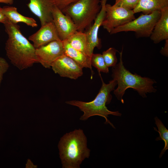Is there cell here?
Listing matches in <instances>:
<instances>
[{
  "label": "cell",
  "mask_w": 168,
  "mask_h": 168,
  "mask_svg": "<svg viewBox=\"0 0 168 168\" xmlns=\"http://www.w3.org/2000/svg\"><path fill=\"white\" fill-rule=\"evenodd\" d=\"M4 25L8 37L5 49L7 56L12 64L22 70L38 63L35 48L22 34L19 26L8 20Z\"/></svg>",
  "instance_id": "cell-1"
},
{
  "label": "cell",
  "mask_w": 168,
  "mask_h": 168,
  "mask_svg": "<svg viewBox=\"0 0 168 168\" xmlns=\"http://www.w3.org/2000/svg\"><path fill=\"white\" fill-rule=\"evenodd\" d=\"M58 147L63 168H80L83 161L90 156L86 137L80 128L64 134Z\"/></svg>",
  "instance_id": "cell-2"
},
{
  "label": "cell",
  "mask_w": 168,
  "mask_h": 168,
  "mask_svg": "<svg viewBox=\"0 0 168 168\" xmlns=\"http://www.w3.org/2000/svg\"><path fill=\"white\" fill-rule=\"evenodd\" d=\"M123 48L119 54V63L112 68V77L115 80L117 88L114 90V93L117 99L123 103V95L126 90L132 88L136 91L143 98L147 97V93L155 92L156 89L153 86L156 82L147 77H142L136 74H133L124 67L122 60Z\"/></svg>",
  "instance_id": "cell-3"
},
{
  "label": "cell",
  "mask_w": 168,
  "mask_h": 168,
  "mask_svg": "<svg viewBox=\"0 0 168 168\" xmlns=\"http://www.w3.org/2000/svg\"><path fill=\"white\" fill-rule=\"evenodd\" d=\"M102 86L95 98L89 102L72 100L67 101L65 103L68 105L78 107L83 112L80 119L86 120L91 116L98 115L104 118L105 124H109L113 128H115L113 124L108 120V117L110 114L116 116H121V114L118 111H112L109 110L106 105L111 102L112 96L110 94L111 91L114 90L117 85V81L113 79L109 83L106 84L103 81L101 75Z\"/></svg>",
  "instance_id": "cell-4"
},
{
  "label": "cell",
  "mask_w": 168,
  "mask_h": 168,
  "mask_svg": "<svg viewBox=\"0 0 168 168\" xmlns=\"http://www.w3.org/2000/svg\"><path fill=\"white\" fill-rule=\"evenodd\" d=\"M100 0H79L62 12L72 19L77 31L84 32L93 24L101 6Z\"/></svg>",
  "instance_id": "cell-5"
},
{
  "label": "cell",
  "mask_w": 168,
  "mask_h": 168,
  "mask_svg": "<svg viewBox=\"0 0 168 168\" xmlns=\"http://www.w3.org/2000/svg\"><path fill=\"white\" fill-rule=\"evenodd\" d=\"M161 16V12L155 11L149 14H142L137 18L114 29L110 33L133 31L138 37H150L153 28Z\"/></svg>",
  "instance_id": "cell-6"
},
{
  "label": "cell",
  "mask_w": 168,
  "mask_h": 168,
  "mask_svg": "<svg viewBox=\"0 0 168 168\" xmlns=\"http://www.w3.org/2000/svg\"><path fill=\"white\" fill-rule=\"evenodd\" d=\"M105 15L101 26L110 33L115 28L135 18L133 10L106 3Z\"/></svg>",
  "instance_id": "cell-7"
},
{
  "label": "cell",
  "mask_w": 168,
  "mask_h": 168,
  "mask_svg": "<svg viewBox=\"0 0 168 168\" xmlns=\"http://www.w3.org/2000/svg\"><path fill=\"white\" fill-rule=\"evenodd\" d=\"M64 54L63 41L55 40L35 49L38 63L46 68H50L52 64Z\"/></svg>",
  "instance_id": "cell-8"
},
{
  "label": "cell",
  "mask_w": 168,
  "mask_h": 168,
  "mask_svg": "<svg viewBox=\"0 0 168 168\" xmlns=\"http://www.w3.org/2000/svg\"><path fill=\"white\" fill-rule=\"evenodd\" d=\"M107 0H100V10L92 26L84 32L86 37V50L87 55L91 57L95 48L101 47V41L98 37L99 29L105 15V6Z\"/></svg>",
  "instance_id": "cell-9"
},
{
  "label": "cell",
  "mask_w": 168,
  "mask_h": 168,
  "mask_svg": "<svg viewBox=\"0 0 168 168\" xmlns=\"http://www.w3.org/2000/svg\"><path fill=\"white\" fill-rule=\"evenodd\" d=\"M51 67L55 73L71 79H76L83 74V68L64 54L55 60Z\"/></svg>",
  "instance_id": "cell-10"
},
{
  "label": "cell",
  "mask_w": 168,
  "mask_h": 168,
  "mask_svg": "<svg viewBox=\"0 0 168 168\" xmlns=\"http://www.w3.org/2000/svg\"><path fill=\"white\" fill-rule=\"evenodd\" d=\"M53 22L60 39L63 41L77 30L76 25L68 15L54 5L52 11Z\"/></svg>",
  "instance_id": "cell-11"
},
{
  "label": "cell",
  "mask_w": 168,
  "mask_h": 168,
  "mask_svg": "<svg viewBox=\"0 0 168 168\" xmlns=\"http://www.w3.org/2000/svg\"><path fill=\"white\" fill-rule=\"evenodd\" d=\"M28 39L33 42L35 49L52 41L60 40L53 21L41 26L40 28Z\"/></svg>",
  "instance_id": "cell-12"
},
{
  "label": "cell",
  "mask_w": 168,
  "mask_h": 168,
  "mask_svg": "<svg viewBox=\"0 0 168 168\" xmlns=\"http://www.w3.org/2000/svg\"><path fill=\"white\" fill-rule=\"evenodd\" d=\"M27 5L39 19L41 26L52 21V12L54 5L51 0H30Z\"/></svg>",
  "instance_id": "cell-13"
},
{
  "label": "cell",
  "mask_w": 168,
  "mask_h": 168,
  "mask_svg": "<svg viewBox=\"0 0 168 168\" xmlns=\"http://www.w3.org/2000/svg\"><path fill=\"white\" fill-rule=\"evenodd\" d=\"M161 16L156 23L150 36L155 44L168 39V7L161 11Z\"/></svg>",
  "instance_id": "cell-14"
},
{
  "label": "cell",
  "mask_w": 168,
  "mask_h": 168,
  "mask_svg": "<svg viewBox=\"0 0 168 168\" xmlns=\"http://www.w3.org/2000/svg\"><path fill=\"white\" fill-rule=\"evenodd\" d=\"M63 41L64 54L69 57L82 68L92 70L91 57L72 48L66 40Z\"/></svg>",
  "instance_id": "cell-15"
},
{
  "label": "cell",
  "mask_w": 168,
  "mask_h": 168,
  "mask_svg": "<svg viewBox=\"0 0 168 168\" xmlns=\"http://www.w3.org/2000/svg\"><path fill=\"white\" fill-rule=\"evenodd\" d=\"M168 7V0H140L133 11L135 14L142 12L149 14Z\"/></svg>",
  "instance_id": "cell-16"
},
{
  "label": "cell",
  "mask_w": 168,
  "mask_h": 168,
  "mask_svg": "<svg viewBox=\"0 0 168 168\" xmlns=\"http://www.w3.org/2000/svg\"><path fill=\"white\" fill-rule=\"evenodd\" d=\"M2 8L5 15L12 23L17 24L19 22H22L33 27L37 26L36 21L34 19L25 16L20 14L18 12L16 7L5 6L3 7Z\"/></svg>",
  "instance_id": "cell-17"
},
{
  "label": "cell",
  "mask_w": 168,
  "mask_h": 168,
  "mask_svg": "<svg viewBox=\"0 0 168 168\" xmlns=\"http://www.w3.org/2000/svg\"><path fill=\"white\" fill-rule=\"evenodd\" d=\"M65 40L72 48L88 55L86 37L85 32L77 30Z\"/></svg>",
  "instance_id": "cell-18"
},
{
  "label": "cell",
  "mask_w": 168,
  "mask_h": 168,
  "mask_svg": "<svg viewBox=\"0 0 168 168\" xmlns=\"http://www.w3.org/2000/svg\"><path fill=\"white\" fill-rule=\"evenodd\" d=\"M154 119L158 130H157L155 128H154L155 130L158 132L160 135L159 137L156 138V141L162 140L165 143L164 147L161 150L159 155V158H160L162 156L166 151L168 149V130L157 117H155Z\"/></svg>",
  "instance_id": "cell-19"
},
{
  "label": "cell",
  "mask_w": 168,
  "mask_h": 168,
  "mask_svg": "<svg viewBox=\"0 0 168 168\" xmlns=\"http://www.w3.org/2000/svg\"><path fill=\"white\" fill-rule=\"evenodd\" d=\"M91 65L94 67L99 72L108 73L109 67L105 64L102 54H93L91 57Z\"/></svg>",
  "instance_id": "cell-20"
},
{
  "label": "cell",
  "mask_w": 168,
  "mask_h": 168,
  "mask_svg": "<svg viewBox=\"0 0 168 168\" xmlns=\"http://www.w3.org/2000/svg\"><path fill=\"white\" fill-rule=\"evenodd\" d=\"M118 51L115 48L111 47L104 51L102 55L106 66L109 67L115 66L117 62L116 54Z\"/></svg>",
  "instance_id": "cell-21"
},
{
  "label": "cell",
  "mask_w": 168,
  "mask_h": 168,
  "mask_svg": "<svg viewBox=\"0 0 168 168\" xmlns=\"http://www.w3.org/2000/svg\"><path fill=\"white\" fill-rule=\"evenodd\" d=\"M140 0H115L114 5L133 10Z\"/></svg>",
  "instance_id": "cell-22"
},
{
  "label": "cell",
  "mask_w": 168,
  "mask_h": 168,
  "mask_svg": "<svg viewBox=\"0 0 168 168\" xmlns=\"http://www.w3.org/2000/svg\"><path fill=\"white\" fill-rule=\"evenodd\" d=\"M54 5L61 11L70 5L79 0H51Z\"/></svg>",
  "instance_id": "cell-23"
},
{
  "label": "cell",
  "mask_w": 168,
  "mask_h": 168,
  "mask_svg": "<svg viewBox=\"0 0 168 168\" xmlns=\"http://www.w3.org/2000/svg\"><path fill=\"white\" fill-rule=\"evenodd\" d=\"M9 65L3 58L0 57V87L4 74L8 69Z\"/></svg>",
  "instance_id": "cell-24"
},
{
  "label": "cell",
  "mask_w": 168,
  "mask_h": 168,
  "mask_svg": "<svg viewBox=\"0 0 168 168\" xmlns=\"http://www.w3.org/2000/svg\"><path fill=\"white\" fill-rule=\"evenodd\" d=\"M165 40V43L164 46L163 47L160 51L161 54L166 57L168 55V39Z\"/></svg>",
  "instance_id": "cell-25"
},
{
  "label": "cell",
  "mask_w": 168,
  "mask_h": 168,
  "mask_svg": "<svg viewBox=\"0 0 168 168\" xmlns=\"http://www.w3.org/2000/svg\"><path fill=\"white\" fill-rule=\"evenodd\" d=\"M8 19L3 13L2 8L0 7V23L5 24Z\"/></svg>",
  "instance_id": "cell-26"
},
{
  "label": "cell",
  "mask_w": 168,
  "mask_h": 168,
  "mask_svg": "<svg viewBox=\"0 0 168 168\" xmlns=\"http://www.w3.org/2000/svg\"><path fill=\"white\" fill-rule=\"evenodd\" d=\"M13 0H0V3L11 5L13 3Z\"/></svg>",
  "instance_id": "cell-27"
}]
</instances>
